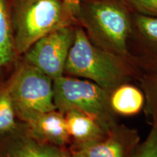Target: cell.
Listing matches in <instances>:
<instances>
[{
	"label": "cell",
	"instance_id": "cell-1",
	"mask_svg": "<svg viewBox=\"0 0 157 157\" xmlns=\"http://www.w3.org/2000/svg\"><path fill=\"white\" fill-rule=\"evenodd\" d=\"M78 13L66 0H11V20L17 56L38 39L78 23Z\"/></svg>",
	"mask_w": 157,
	"mask_h": 157
},
{
	"label": "cell",
	"instance_id": "cell-2",
	"mask_svg": "<svg viewBox=\"0 0 157 157\" xmlns=\"http://www.w3.org/2000/svg\"><path fill=\"white\" fill-rule=\"evenodd\" d=\"M122 58L92 42L83 29H76L64 73L79 76L111 93L125 78Z\"/></svg>",
	"mask_w": 157,
	"mask_h": 157
},
{
	"label": "cell",
	"instance_id": "cell-3",
	"mask_svg": "<svg viewBox=\"0 0 157 157\" xmlns=\"http://www.w3.org/2000/svg\"><path fill=\"white\" fill-rule=\"evenodd\" d=\"M77 18L96 46L121 58L127 56L131 22L122 5L112 0H93L80 5Z\"/></svg>",
	"mask_w": 157,
	"mask_h": 157
},
{
	"label": "cell",
	"instance_id": "cell-4",
	"mask_svg": "<svg viewBox=\"0 0 157 157\" xmlns=\"http://www.w3.org/2000/svg\"><path fill=\"white\" fill-rule=\"evenodd\" d=\"M52 84L57 111L64 114L75 110L94 118L108 132L116 129L107 90L93 82L63 76L54 79Z\"/></svg>",
	"mask_w": 157,
	"mask_h": 157
},
{
	"label": "cell",
	"instance_id": "cell-5",
	"mask_svg": "<svg viewBox=\"0 0 157 157\" xmlns=\"http://www.w3.org/2000/svg\"><path fill=\"white\" fill-rule=\"evenodd\" d=\"M52 79L23 61L15 72L8 87L15 111L46 112L56 110Z\"/></svg>",
	"mask_w": 157,
	"mask_h": 157
},
{
	"label": "cell",
	"instance_id": "cell-6",
	"mask_svg": "<svg viewBox=\"0 0 157 157\" xmlns=\"http://www.w3.org/2000/svg\"><path fill=\"white\" fill-rule=\"evenodd\" d=\"M75 30L74 26L65 27L45 35L22 55L23 61L38 68L52 81L63 76Z\"/></svg>",
	"mask_w": 157,
	"mask_h": 157
},
{
	"label": "cell",
	"instance_id": "cell-7",
	"mask_svg": "<svg viewBox=\"0 0 157 157\" xmlns=\"http://www.w3.org/2000/svg\"><path fill=\"white\" fill-rule=\"evenodd\" d=\"M16 115L24 121L31 136L36 140L57 146H64L68 141L66 118L60 111H19Z\"/></svg>",
	"mask_w": 157,
	"mask_h": 157
},
{
	"label": "cell",
	"instance_id": "cell-8",
	"mask_svg": "<svg viewBox=\"0 0 157 157\" xmlns=\"http://www.w3.org/2000/svg\"><path fill=\"white\" fill-rule=\"evenodd\" d=\"M0 157L72 156L58 146L39 141L31 135H23L0 145Z\"/></svg>",
	"mask_w": 157,
	"mask_h": 157
},
{
	"label": "cell",
	"instance_id": "cell-9",
	"mask_svg": "<svg viewBox=\"0 0 157 157\" xmlns=\"http://www.w3.org/2000/svg\"><path fill=\"white\" fill-rule=\"evenodd\" d=\"M68 135L73 137L75 145H83L101 140L108 132L94 118L80 111L71 110L64 113Z\"/></svg>",
	"mask_w": 157,
	"mask_h": 157
},
{
	"label": "cell",
	"instance_id": "cell-10",
	"mask_svg": "<svg viewBox=\"0 0 157 157\" xmlns=\"http://www.w3.org/2000/svg\"><path fill=\"white\" fill-rule=\"evenodd\" d=\"M111 131L101 140L83 145H75L71 151L72 157H127L129 145L126 139Z\"/></svg>",
	"mask_w": 157,
	"mask_h": 157
},
{
	"label": "cell",
	"instance_id": "cell-11",
	"mask_svg": "<svg viewBox=\"0 0 157 157\" xmlns=\"http://www.w3.org/2000/svg\"><path fill=\"white\" fill-rule=\"evenodd\" d=\"M110 105L113 113L132 116L140 112L144 105V95L129 84H120L110 93Z\"/></svg>",
	"mask_w": 157,
	"mask_h": 157
},
{
	"label": "cell",
	"instance_id": "cell-12",
	"mask_svg": "<svg viewBox=\"0 0 157 157\" xmlns=\"http://www.w3.org/2000/svg\"><path fill=\"white\" fill-rule=\"evenodd\" d=\"M11 20V0H0V69L17 57Z\"/></svg>",
	"mask_w": 157,
	"mask_h": 157
},
{
	"label": "cell",
	"instance_id": "cell-13",
	"mask_svg": "<svg viewBox=\"0 0 157 157\" xmlns=\"http://www.w3.org/2000/svg\"><path fill=\"white\" fill-rule=\"evenodd\" d=\"M136 25L149 52L151 74L157 73V17L139 13Z\"/></svg>",
	"mask_w": 157,
	"mask_h": 157
},
{
	"label": "cell",
	"instance_id": "cell-14",
	"mask_svg": "<svg viewBox=\"0 0 157 157\" xmlns=\"http://www.w3.org/2000/svg\"><path fill=\"white\" fill-rule=\"evenodd\" d=\"M16 111L8 87L0 90V135L14 130Z\"/></svg>",
	"mask_w": 157,
	"mask_h": 157
},
{
	"label": "cell",
	"instance_id": "cell-15",
	"mask_svg": "<svg viewBox=\"0 0 157 157\" xmlns=\"http://www.w3.org/2000/svg\"><path fill=\"white\" fill-rule=\"evenodd\" d=\"M146 96V111L155 119L157 117V73L151 74L144 82Z\"/></svg>",
	"mask_w": 157,
	"mask_h": 157
},
{
	"label": "cell",
	"instance_id": "cell-16",
	"mask_svg": "<svg viewBox=\"0 0 157 157\" xmlns=\"http://www.w3.org/2000/svg\"><path fill=\"white\" fill-rule=\"evenodd\" d=\"M135 157H157V117L154 119L151 130L138 148Z\"/></svg>",
	"mask_w": 157,
	"mask_h": 157
},
{
	"label": "cell",
	"instance_id": "cell-17",
	"mask_svg": "<svg viewBox=\"0 0 157 157\" xmlns=\"http://www.w3.org/2000/svg\"><path fill=\"white\" fill-rule=\"evenodd\" d=\"M140 14L157 17V0H127Z\"/></svg>",
	"mask_w": 157,
	"mask_h": 157
},
{
	"label": "cell",
	"instance_id": "cell-18",
	"mask_svg": "<svg viewBox=\"0 0 157 157\" xmlns=\"http://www.w3.org/2000/svg\"><path fill=\"white\" fill-rule=\"evenodd\" d=\"M66 1L68 3H69L72 6V7L78 13L80 8V4H81V0H66Z\"/></svg>",
	"mask_w": 157,
	"mask_h": 157
}]
</instances>
